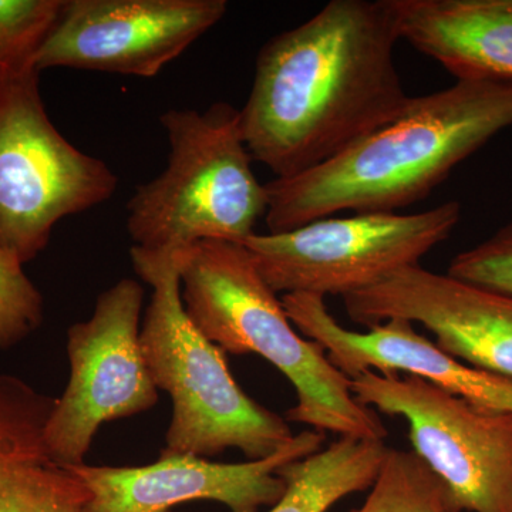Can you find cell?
<instances>
[{
    "mask_svg": "<svg viewBox=\"0 0 512 512\" xmlns=\"http://www.w3.org/2000/svg\"><path fill=\"white\" fill-rule=\"evenodd\" d=\"M389 0H332L265 43L241 110L252 160L291 178L393 120L410 96L394 62Z\"/></svg>",
    "mask_w": 512,
    "mask_h": 512,
    "instance_id": "1",
    "label": "cell"
},
{
    "mask_svg": "<svg viewBox=\"0 0 512 512\" xmlns=\"http://www.w3.org/2000/svg\"><path fill=\"white\" fill-rule=\"evenodd\" d=\"M512 126V83L456 80L339 156L268 188L265 222L288 232L336 212H397L429 197L458 164Z\"/></svg>",
    "mask_w": 512,
    "mask_h": 512,
    "instance_id": "2",
    "label": "cell"
},
{
    "mask_svg": "<svg viewBox=\"0 0 512 512\" xmlns=\"http://www.w3.org/2000/svg\"><path fill=\"white\" fill-rule=\"evenodd\" d=\"M185 312L224 353L261 356L291 382L296 404L285 419L340 437L384 440L375 410L353 396L350 379L315 340L296 332L282 299L242 244L204 241L175 252Z\"/></svg>",
    "mask_w": 512,
    "mask_h": 512,
    "instance_id": "3",
    "label": "cell"
},
{
    "mask_svg": "<svg viewBox=\"0 0 512 512\" xmlns=\"http://www.w3.org/2000/svg\"><path fill=\"white\" fill-rule=\"evenodd\" d=\"M130 254L134 271L153 289L141 350L157 389L173 400L161 456L208 458L238 448L254 461L285 447L295 436L289 421L241 389L225 353L188 318L175 252L133 247Z\"/></svg>",
    "mask_w": 512,
    "mask_h": 512,
    "instance_id": "4",
    "label": "cell"
},
{
    "mask_svg": "<svg viewBox=\"0 0 512 512\" xmlns=\"http://www.w3.org/2000/svg\"><path fill=\"white\" fill-rule=\"evenodd\" d=\"M167 167L140 185L127 205L133 247L177 252L204 241L242 244L268 211V188L256 178L239 110L171 109L160 117Z\"/></svg>",
    "mask_w": 512,
    "mask_h": 512,
    "instance_id": "5",
    "label": "cell"
},
{
    "mask_svg": "<svg viewBox=\"0 0 512 512\" xmlns=\"http://www.w3.org/2000/svg\"><path fill=\"white\" fill-rule=\"evenodd\" d=\"M35 67L0 72V248L29 264L64 218L109 201L119 178L50 120Z\"/></svg>",
    "mask_w": 512,
    "mask_h": 512,
    "instance_id": "6",
    "label": "cell"
},
{
    "mask_svg": "<svg viewBox=\"0 0 512 512\" xmlns=\"http://www.w3.org/2000/svg\"><path fill=\"white\" fill-rule=\"evenodd\" d=\"M461 205L448 201L416 214L359 212L326 217L279 234L255 232L242 242L276 293L346 296L420 265L460 224Z\"/></svg>",
    "mask_w": 512,
    "mask_h": 512,
    "instance_id": "7",
    "label": "cell"
},
{
    "mask_svg": "<svg viewBox=\"0 0 512 512\" xmlns=\"http://www.w3.org/2000/svg\"><path fill=\"white\" fill-rule=\"evenodd\" d=\"M357 402L409 427L413 451L461 511L512 512V413L485 409L413 375L350 379Z\"/></svg>",
    "mask_w": 512,
    "mask_h": 512,
    "instance_id": "8",
    "label": "cell"
},
{
    "mask_svg": "<svg viewBox=\"0 0 512 512\" xmlns=\"http://www.w3.org/2000/svg\"><path fill=\"white\" fill-rule=\"evenodd\" d=\"M144 288L120 279L101 292L92 318L67 330L70 379L46 427L63 466L83 464L104 423L138 416L160 399L140 343Z\"/></svg>",
    "mask_w": 512,
    "mask_h": 512,
    "instance_id": "9",
    "label": "cell"
},
{
    "mask_svg": "<svg viewBox=\"0 0 512 512\" xmlns=\"http://www.w3.org/2000/svg\"><path fill=\"white\" fill-rule=\"evenodd\" d=\"M227 0H64L35 57L55 67L157 76L224 19Z\"/></svg>",
    "mask_w": 512,
    "mask_h": 512,
    "instance_id": "10",
    "label": "cell"
},
{
    "mask_svg": "<svg viewBox=\"0 0 512 512\" xmlns=\"http://www.w3.org/2000/svg\"><path fill=\"white\" fill-rule=\"evenodd\" d=\"M325 433L303 430L272 456L248 463H212L198 456H160L143 467L66 466L90 491L86 512H171L191 501H214L231 512H258L285 493L278 470L319 451Z\"/></svg>",
    "mask_w": 512,
    "mask_h": 512,
    "instance_id": "11",
    "label": "cell"
},
{
    "mask_svg": "<svg viewBox=\"0 0 512 512\" xmlns=\"http://www.w3.org/2000/svg\"><path fill=\"white\" fill-rule=\"evenodd\" d=\"M350 320L367 329L390 319L424 326L448 355L512 380V295L420 265L343 296Z\"/></svg>",
    "mask_w": 512,
    "mask_h": 512,
    "instance_id": "12",
    "label": "cell"
},
{
    "mask_svg": "<svg viewBox=\"0 0 512 512\" xmlns=\"http://www.w3.org/2000/svg\"><path fill=\"white\" fill-rule=\"evenodd\" d=\"M282 305L299 333L319 343L330 362L349 379L369 370L380 375L406 373L477 406L512 413L511 379L448 355L420 335L412 322L390 319L357 332L333 318L322 296L289 293Z\"/></svg>",
    "mask_w": 512,
    "mask_h": 512,
    "instance_id": "13",
    "label": "cell"
},
{
    "mask_svg": "<svg viewBox=\"0 0 512 512\" xmlns=\"http://www.w3.org/2000/svg\"><path fill=\"white\" fill-rule=\"evenodd\" d=\"M56 397L0 373V512H86L90 491L46 441Z\"/></svg>",
    "mask_w": 512,
    "mask_h": 512,
    "instance_id": "14",
    "label": "cell"
},
{
    "mask_svg": "<svg viewBox=\"0 0 512 512\" xmlns=\"http://www.w3.org/2000/svg\"><path fill=\"white\" fill-rule=\"evenodd\" d=\"M400 40L456 80L512 83V0H389Z\"/></svg>",
    "mask_w": 512,
    "mask_h": 512,
    "instance_id": "15",
    "label": "cell"
},
{
    "mask_svg": "<svg viewBox=\"0 0 512 512\" xmlns=\"http://www.w3.org/2000/svg\"><path fill=\"white\" fill-rule=\"evenodd\" d=\"M389 447L384 440L340 437L329 447L279 468L285 493L266 512H326L370 490Z\"/></svg>",
    "mask_w": 512,
    "mask_h": 512,
    "instance_id": "16",
    "label": "cell"
},
{
    "mask_svg": "<svg viewBox=\"0 0 512 512\" xmlns=\"http://www.w3.org/2000/svg\"><path fill=\"white\" fill-rule=\"evenodd\" d=\"M349 512H463L414 451L389 448L365 503Z\"/></svg>",
    "mask_w": 512,
    "mask_h": 512,
    "instance_id": "17",
    "label": "cell"
},
{
    "mask_svg": "<svg viewBox=\"0 0 512 512\" xmlns=\"http://www.w3.org/2000/svg\"><path fill=\"white\" fill-rule=\"evenodd\" d=\"M63 2L0 0V72L35 67L37 52L52 32Z\"/></svg>",
    "mask_w": 512,
    "mask_h": 512,
    "instance_id": "18",
    "label": "cell"
},
{
    "mask_svg": "<svg viewBox=\"0 0 512 512\" xmlns=\"http://www.w3.org/2000/svg\"><path fill=\"white\" fill-rule=\"evenodd\" d=\"M23 266L0 248V352L16 348L45 319V299Z\"/></svg>",
    "mask_w": 512,
    "mask_h": 512,
    "instance_id": "19",
    "label": "cell"
},
{
    "mask_svg": "<svg viewBox=\"0 0 512 512\" xmlns=\"http://www.w3.org/2000/svg\"><path fill=\"white\" fill-rule=\"evenodd\" d=\"M447 274L460 281L512 295V221L485 241L454 256Z\"/></svg>",
    "mask_w": 512,
    "mask_h": 512,
    "instance_id": "20",
    "label": "cell"
}]
</instances>
